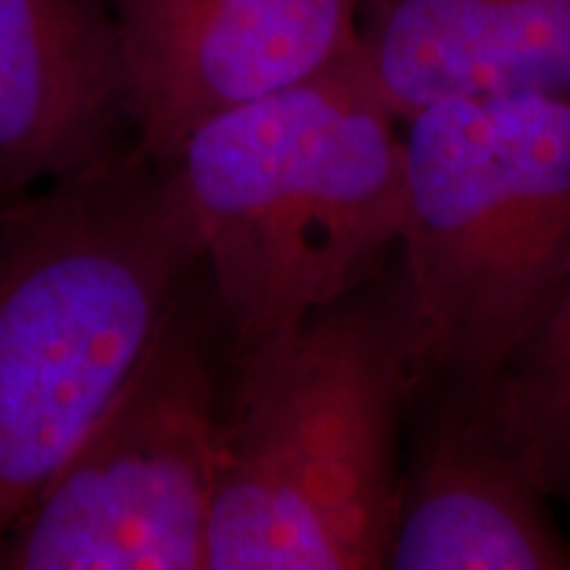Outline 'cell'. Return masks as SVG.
Instances as JSON below:
<instances>
[{
  "instance_id": "1",
  "label": "cell",
  "mask_w": 570,
  "mask_h": 570,
  "mask_svg": "<svg viewBox=\"0 0 570 570\" xmlns=\"http://www.w3.org/2000/svg\"><path fill=\"white\" fill-rule=\"evenodd\" d=\"M164 167L235 367L352 296L402 230V119L354 51L323 75L212 114Z\"/></svg>"
},
{
  "instance_id": "2",
  "label": "cell",
  "mask_w": 570,
  "mask_h": 570,
  "mask_svg": "<svg viewBox=\"0 0 570 570\" xmlns=\"http://www.w3.org/2000/svg\"><path fill=\"white\" fill-rule=\"evenodd\" d=\"M198 244L138 148L0 206V541L109 407Z\"/></svg>"
},
{
  "instance_id": "3",
  "label": "cell",
  "mask_w": 570,
  "mask_h": 570,
  "mask_svg": "<svg viewBox=\"0 0 570 570\" xmlns=\"http://www.w3.org/2000/svg\"><path fill=\"white\" fill-rule=\"evenodd\" d=\"M410 386L481 402L570 259V96H487L402 119Z\"/></svg>"
},
{
  "instance_id": "4",
  "label": "cell",
  "mask_w": 570,
  "mask_h": 570,
  "mask_svg": "<svg viewBox=\"0 0 570 570\" xmlns=\"http://www.w3.org/2000/svg\"><path fill=\"white\" fill-rule=\"evenodd\" d=\"M235 370L206 570L386 568L412 389L391 309L346 296Z\"/></svg>"
},
{
  "instance_id": "5",
  "label": "cell",
  "mask_w": 570,
  "mask_h": 570,
  "mask_svg": "<svg viewBox=\"0 0 570 570\" xmlns=\"http://www.w3.org/2000/svg\"><path fill=\"white\" fill-rule=\"evenodd\" d=\"M202 269L138 367L0 541V570H206L227 407Z\"/></svg>"
},
{
  "instance_id": "6",
  "label": "cell",
  "mask_w": 570,
  "mask_h": 570,
  "mask_svg": "<svg viewBox=\"0 0 570 570\" xmlns=\"http://www.w3.org/2000/svg\"><path fill=\"white\" fill-rule=\"evenodd\" d=\"M135 148L164 167L212 114L336 67L360 0H111Z\"/></svg>"
},
{
  "instance_id": "7",
  "label": "cell",
  "mask_w": 570,
  "mask_h": 570,
  "mask_svg": "<svg viewBox=\"0 0 570 570\" xmlns=\"http://www.w3.org/2000/svg\"><path fill=\"white\" fill-rule=\"evenodd\" d=\"M132 146L111 0H0V206Z\"/></svg>"
},
{
  "instance_id": "8",
  "label": "cell",
  "mask_w": 570,
  "mask_h": 570,
  "mask_svg": "<svg viewBox=\"0 0 570 570\" xmlns=\"http://www.w3.org/2000/svg\"><path fill=\"white\" fill-rule=\"evenodd\" d=\"M354 59L396 119L487 96H570V0H360Z\"/></svg>"
},
{
  "instance_id": "9",
  "label": "cell",
  "mask_w": 570,
  "mask_h": 570,
  "mask_svg": "<svg viewBox=\"0 0 570 570\" xmlns=\"http://www.w3.org/2000/svg\"><path fill=\"white\" fill-rule=\"evenodd\" d=\"M386 568L562 570L570 544L550 499L473 402L446 415L402 479Z\"/></svg>"
},
{
  "instance_id": "10",
  "label": "cell",
  "mask_w": 570,
  "mask_h": 570,
  "mask_svg": "<svg viewBox=\"0 0 570 570\" xmlns=\"http://www.w3.org/2000/svg\"><path fill=\"white\" fill-rule=\"evenodd\" d=\"M475 404L547 499L570 510V259L529 333Z\"/></svg>"
}]
</instances>
